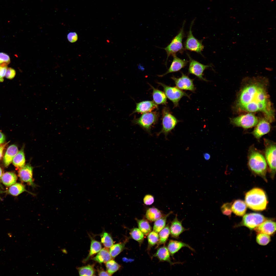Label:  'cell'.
I'll return each instance as SVG.
<instances>
[{"mask_svg": "<svg viewBox=\"0 0 276 276\" xmlns=\"http://www.w3.org/2000/svg\"><path fill=\"white\" fill-rule=\"evenodd\" d=\"M240 110L253 112L261 111L269 123L274 120V116L269 97L265 88L260 83H253L241 90L237 101Z\"/></svg>", "mask_w": 276, "mask_h": 276, "instance_id": "6da1fadb", "label": "cell"}, {"mask_svg": "<svg viewBox=\"0 0 276 276\" xmlns=\"http://www.w3.org/2000/svg\"><path fill=\"white\" fill-rule=\"evenodd\" d=\"M248 163L250 169L252 172L267 180L266 176L267 166L266 159L261 152L254 145L249 148Z\"/></svg>", "mask_w": 276, "mask_h": 276, "instance_id": "7a4b0ae2", "label": "cell"}, {"mask_svg": "<svg viewBox=\"0 0 276 276\" xmlns=\"http://www.w3.org/2000/svg\"><path fill=\"white\" fill-rule=\"evenodd\" d=\"M245 200L248 207L256 211L264 210L268 203L265 193L258 188H254L245 194Z\"/></svg>", "mask_w": 276, "mask_h": 276, "instance_id": "3957f363", "label": "cell"}, {"mask_svg": "<svg viewBox=\"0 0 276 276\" xmlns=\"http://www.w3.org/2000/svg\"><path fill=\"white\" fill-rule=\"evenodd\" d=\"M159 116L157 111L143 113L138 118H134L132 121L134 124L137 125L149 134L151 135V129L157 122Z\"/></svg>", "mask_w": 276, "mask_h": 276, "instance_id": "277c9868", "label": "cell"}, {"mask_svg": "<svg viewBox=\"0 0 276 276\" xmlns=\"http://www.w3.org/2000/svg\"><path fill=\"white\" fill-rule=\"evenodd\" d=\"M162 128L157 135L163 134L165 137L175 128L180 121L178 120L170 112L169 108L164 107L162 110Z\"/></svg>", "mask_w": 276, "mask_h": 276, "instance_id": "5b68a950", "label": "cell"}, {"mask_svg": "<svg viewBox=\"0 0 276 276\" xmlns=\"http://www.w3.org/2000/svg\"><path fill=\"white\" fill-rule=\"evenodd\" d=\"M185 23L184 22L178 33L172 39L170 43L166 47L164 48L166 52L167 56L165 63L166 66L167 61L170 56L176 55L178 53L182 54L184 51L185 49L183 46L182 41L185 36L184 30Z\"/></svg>", "mask_w": 276, "mask_h": 276, "instance_id": "8992f818", "label": "cell"}, {"mask_svg": "<svg viewBox=\"0 0 276 276\" xmlns=\"http://www.w3.org/2000/svg\"><path fill=\"white\" fill-rule=\"evenodd\" d=\"M264 140L265 159L269 167V172L273 178L276 172V144L269 140L264 139Z\"/></svg>", "mask_w": 276, "mask_h": 276, "instance_id": "52a82bcc", "label": "cell"}, {"mask_svg": "<svg viewBox=\"0 0 276 276\" xmlns=\"http://www.w3.org/2000/svg\"><path fill=\"white\" fill-rule=\"evenodd\" d=\"M157 83L163 87L167 97L172 102L174 108L178 106L179 101L183 97L190 98L187 94L176 87L170 86L160 82Z\"/></svg>", "mask_w": 276, "mask_h": 276, "instance_id": "ba28073f", "label": "cell"}, {"mask_svg": "<svg viewBox=\"0 0 276 276\" xmlns=\"http://www.w3.org/2000/svg\"><path fill=\"white\" fill-rule=\"evenodd\" d=\"M258 118L250 113L231 119V122L235 126L248 129L255 126L259 121Z\"/></svg>", "mask_w": 276, "mask_h": 276, "instance_id": "9c48e42d", "label": "cell"}, {"mask_svg": "<svg viewBox=\"0 0 276 276\" xmlns=\"http://www.w3.org/2000/svg\"><path fill=\"white\" fill-rule=\"evenodd\" d=\"M194 21L193 20L191 22L188 33L187 39L184 43V49L202 55V52L204 48L202 43L203 40H199L193 36L191 30Z\"/></svg>", "mask_w": 276, "mask_h": 276, "instance_id": "30bf717a", "label": "cell"}, {"mask_svg": "<svg viewBox=\"0 0 276 276\" xmlns=\"http://www.w3.org/2000/svg\"><path fill=\"white\" fill-rule=\"evenodd\" d=\"M267 219L264 216L259 213H248L244 216L239 225L245 226L252 230Z\"/></svg>", "mask_w": 276, "mask_h": 276, "instance_id": "8fae6325", "label": "cell"}, {"mask_svg": "<svg viewBox=\"0 0 276 276\" xmlns=\"http://www.w3.org/2000/svg\"><path fill=\"white\" fill-rule=\"evenodd\" d=\"M187 55L189 59V64L188 73L194 75L199 79L205 81H208L203 77V72L205 70L210 67L212 65H205L193 59L188 53Z\"/></svg>", "mask_w": 276, "mask_h": 276, "instance_id": "7c38bea8", "label": "cell"}, {"mask_svg": "<svg viewBox=\"0 0 276 276\" xmlns=\"http://www.w3.org/2000/svg\"><path fill=\"white\" fill-rule=\"evenodd\" d=\"M181 74L180 77L178 78L173 76L171 77L174 82L176 87L181 90L194 92L196 88L193 83L194 80L182 72Z\"/></svg>", "mask_w": 276, "mask_h": 276, "instance_id": "4fadbf2b", "label": "cell"}, {"mask_svg": "<svg viewBox=\"0 0 276 276\" xmlns=\"http://www.w3.org/2000/svg\"><path fill=\"white\" fill-rule=\"evenodd\" d=\"M33 169L30 164L28 163L19 169L18 176L21 181L27 183L33 187H35L36 186L34 182L33 178Z\"/></svg>", "mask_w": 276, "mask_h": 276, "instance_id": "5bb4252c", "label": "cell"}, {"mask_svg": "<svg viewBox=\"0 0 276 276\" xmlns=\"http://www.w3.org/2000/svg\"><path fill=\"white\" fill-rule=\"evenodd\" d=\"M256 126L251 133L258 140L268 133L271 129L269 122L265 119H262L259 121Z\"/></svg>", "mask_w": 276, "mask_h": 276, "instance_id": "9a60e30c", "label": "cell"}, {"mask_svg": "<svg viewBox=\"0 0 276 276\" xmlns=\"http://www.w3.org/2000/svg\"><path fill=\"white\" fill-rule=\"evenodd\" d=\"M169 229L171 237L176 239H178L181 234L188 230L183 226L182 221L178 219L177 214L171 222Z\"/></svg>", "mask_w": 276, "mask_h": 276, "instance_id": "2e32d148", "label": "cell"}, {"mask_svg": "<svg viewBox=\"0 0 276 276\" xmlns=\"http://www.w3.org/2000/svg\"><path fill=\"white\" fill-rule=\"evenodd\" d=\"M158 109V106L153 101H143L136 103L135 108L131 114L136 113H143L151 112Z\"/></svg>", "mask_w": 276, "mask_h": 276, "instance_id": "e0dca14e", "label": "cell"}, {"mask_svg": "<svg viewBox=\"0 0 276 276\" xmlns=\"http://www.w3.org/2000/svg\"><path fill=\"white\" fill-rule=\"evenodd\" d=\"M173 60L171 64L166 72L164 74L158 75L159 77H163L170 73L179 71L186 66L188 61L185 59H182L177 57L176 55L172 56Z\"/></svg>", "mask_w": 276, "mask_h": 276, "instance_id": "ac0fdd59", "label": "cell"}, {"mask_svg": "<svg viewBox=\"0 0 276 276\" xmlns=\"http://www.w3.org/2000/svg\"><path fill=\"white\" fill-rule=\"evenodd\" d=\"M257 233H262L269 235L274 234L276 231L275 222L270 220H267L255 229Z\"/></svg>", "mask_w": 276, "mask_h": 276, "instance_id": "d6986e66", "label": "cell"}, {"mask_svg": "<svg viewBox=\"0 0 276 276\" xmlns=\"http://www.w3.org/2000/svg\"><path fill=\"white\" fill-rule=\"evenodd\" d=\"M170 252L167 247L165 246L159 248L154 256L157 258L160 261L166 262L169 263L171 266L177 264L182 263L179 262H173L171 261Z\"/></svg>", "mask_w": 276, "mask_h": 276, "instance_id": "ffe728a7", "label": "cell"}, {"mask_svg": "<svg viewBox=\"0 0 276 276\" xmlns=\"http://www.w3.org/2000/svg\"><path fill=\"white\" fill-rule=\"evenodd\" d=\"M184 247H187L192 251H195L194 249L188 244L181 241L175 240H170L167 247L170 255L173 257L176 253Z\"/></svg>", "mask_w": 276, "mask_h": 276, "instance_id": "44dd1931", "label": "cell"}, {"mask_svg": "<svg viewBox=\"0 0 276 276\" xmlns=\"http://www.w3.org/2000/svg\"><path fill=\"white\" fill-rule=\"evenodd\" d=\"M18 152V148L16 145L13 144L8 147L3 158V162L6 167H7L11 163Z\"/></svg>", "mask_w": 276, "mask_h": 276, "instance_id": "7402d4cb", "label": "cell"}, {"mask_svg": "<svg viewBox=\"0 0 276 276\" xmlns=\"http://www.w3.org/2000/svg\"><path fill=\"white\" fill-rule=\"evenodd\" d=\"M150 85L153 90L152 95L153 101L157 105H166L167 103V99L164 92Z\"/></svg>", "mask_w": 276, "mask_h": 276, "instance_id": "603a6c76", "label": "cell"}, {"mask_svg": "<svg viewBox=\"0 0 276 276\" xmlns=\"http://www.w3.org/2000/svg\"><path fill=\"white\" fill-rule=\"evenodd\" d=\"M232 211L237 215L242 216L245 214L247 209V205L243 201L238 200L235 201L232 205Z\"/></svg>", "mask_w": 276, "mask_h": 276, "instance_id": "cb8c5ba5", "label": "cell"}, {"mask_svg": "<svg viewBox=\"0 0 276 276\" xmlns=\"http://www.w3.org/2000/svg\"><path fill=\"white\" fill-rule=\"evenodd\" d=\"M108 248L104 247L101 249L93 259L98 262L101 263H106L112 259Z\"/></svg>", "mask_w": 276, "mask_h": 276, "instance_id": "d4e9b609", "label": "cell"}, {"mask_svg": "<svg viewBox=\"0 0 276 276\" xmlns=\"http://www.w3.org/2000/svg\"><path fill=\"white\" fill-rule=\"evenodd\" d=\"M17 179V176L15 173L8 172L2 174L1 180L5 186L9 187L15 183Z\"/></svg>", "mask_w": 276, "mask_h": 276, "instance_id": "484cf974", "label": "cell"}, {"mask_svg": "<svg viewBox=\"0 0 276 276\" xmlns=\"http://www.w3.org/2000/svg\"><path fill=\"white\" fill-rule=\"evenodd\" d=\"M24 146L21 150L18 152L14 157L13 163L14 166L17 168L19 169L22 168L25 165V159L24 152Z\"/></svg>", "mask_w": 276, "mask_h": 276, "instance_id": "4316f807", "label": "cell"}, {"mask_svg": "<svg viewBox=\"0 0 276 276\" xmlns=\"http://www.w3.org/2000/svg\"><path fill=\"white\" fill-rule=\"evenodd\" d=\"M163 215L161 211L158 209L152 207L147 209L145 214V217L147 220L153 222L159 219Z\"/></svg>", "mask_w": 276, "mask_h": 276, "instance_id": "83f0119b", "label": "cell"}, {"mask_svg": "<svg viewBox=\"0 0 276 276\" xmlns=\"http://www.w3.org/2000/svg\"><path fill=\"white\" fill-rule=\"evenodd\" d=\"M91 241L90 248L89 254L87 257L84 260V262H86L93 255L98 253L102 249V246L100 243L90 237Z\"/></svg>", "mask_w": 276, "mask_h": 276, "instance_id": "f1b7e54d", "label": "cell"}, {"mask_svg": "<svg viewBox=\"0 0 276 276\" xmlns=\"http://www.w3.org/2000/svg\"><path fill=\"white\" fill-rule=\"evenodd\" d=\"M24 191L28 192L33 195H34L33 193L27 190L25 186L22 184L20 183H16L10 186L8 192L13 195L17 196Z\"/></svg>", "mask_w": 276, "mask_h": 276, "instance_id": "f546056e", "label": "cell"}, {"mask_svg": "<svg viewBox=\"0 0 276 276\" xmlns=\"http://www.w3.org/2000/svg\"><path fill=\"white\" fill-rule=\"evenodd\" d=\"M172 213V212L171 211L155 221L154 224L153 231L158 233L163 229L166 226L167 218Z\"/></svg>", "mask_w": 276, "mask_h": 276, "instance_id": "4dcf8cb0", "label": "cell"}, {"mask_svg": "<svg viewBox=\"0 0 276 276\" xmlns=\"http://www.w3.org/2000/svg\"><path fill=\"white\" fill-rule=\"evenodd\" d=\"M127 240L113 244L109 250L110 254L113 259L119 254L125 248V245Z\"/></svg>", "mask_w": 276, "mask_h": 276, "instance_id": "1f68e13d", "label": "cell"}, {"mask_svg": "<svg viewBox=\"0 0 276 276\" xmlns=\"http://www.w3.org/2000/svg\"><path fill=\"white\" fill-rule=\"evenodd\" d=\"M138 228L144 235L147 236L152 231V227L147 220L145 219H135Z\"/></svg>", "mask_w": 276, "mask_h": 276, "instance_id": "d6a6232c", "label": "cell"}, {"mask_svg": "<svg viewBox=\"0 0 276 276\" xmlns=\"http://www.w3.org/2000/svg\"><path fill=\"white\" fill-rule=\"evenodd\" d=\"M158 233L159 239L156 248L161 245H164L166 243L170 235L169 226L168 225L165 226Z\"/></svg>", "mask_w": 276, "mask_h": 276, "instance_id": "836d02e7", "label": "cell"}, {"mask_svg": "<svg viewBox=\"0 0 276 276\" xmlns=\"http://www.w3.org/2000/svg\"><path fill=\"white\" fill-rule=\"evenodd\" d=\"M130 234L132 239L137 241L140 246L143 243L144 235L138 228H134L130 229Z\"/></svg>", "mask_w": 276, "mask_h": 276, "instance_id": "e575fe53", "label": "cell"}, {"mask_svg": "<svg viewBox=\"0 0 276 276\" xmlns=\"http://www.w3.org/2000/svg\"><path fill=\"white\" fill-rule=\"evenodd\" d=\"M159 237L158 233L153 231L147 235L148 246L147 250L149 252L151 248L158 243Z\"/></svg>", "mask_w": 276, "mask_h": 276, "instance_id": "d590c367", "label": "cell"}, {"mask_svg": "<svg viewBox=\"0 0 276 276\" xmlns=\"http://www.w3.org/2000/svg\"><path fill=\"white\" fill-rule=\"evenodd\" d=\"M80 276L95 275V270L92 265H88L77 268Z\"/></svg>", "mask_w": 276, "mask_h": 276, "instance_id": "8d00e7d4", "label": "cell"}, {"mask_svg": "<svg viewBox=\"0 0 276 276\" xmlns=\"http://www.w3.org/2000/svg\"><path fill=\"white\" fill-rule=\"evenodd\" d=\"M105 265L107 271L111 276L118 271L121 267L113 259L106 262Z\"/></svg>", "mask_w": 276, "mask_h": 276, "instance_id": "74e56055", "label": "cell"}, {"mask_svg": "<svg viewBox=\"0 0 276 276\" xmlns=\"http://www.w3.org/2000/svg\"><path fill=\"white\" fill-rule=\"evenodd\" d=\"M101 241L105 247L110 248L113 244V241L110 234L104 232L100 235Z\"/></svg>", "mask_w": 276, "mask_h": 276, "instance_id": "f35d334b", "label": "cell"}, {"mask_svg": "<svg viewBox=\"0 0 276 276\" xmlns=\"http://www.w3.org/2000/svg\"><path fill=\"white\" fill-rule=\"evenodd\" d=\"M256 239L257 243L259 245L262 246L267 245L271 241L270 235L262 233H258Z\"/></svg>", "mask_w": 276, "mask_h": 276, "instance_id": "ab89813d", "label": "cell"}, {"mask_svg": "<svg viewBox=\"0 0 276 276\" xmlns=\"http://www.w3.org/2000/svg\"><path fill=\"white\" fill-rule=\"evenodd\" d=\"M232 203H226L223 205L221 207V210L223 214L225 215L229 216L231 214Z\"/></svg>", "mask_w": 276, "mask_h": 276, "instance_id": "60d3db41", "label": "cell"}, {"mask_svg": "<svg viewBox=\"0 0 276 276\" xmlns=\"http://www.w3.org/2000/svg\"><path fill=\"white\" fill-rule=\"evenodd\" d=\"M10 62V58L7 54L0 53V66H7Z\"/></svg>", "mask_w": 276, "mask_h": 276, "instance_id": "b9f144b4", "label": "cell"}, {"mask_svg": "<svg viewBox=\"0 0 276 276\" xmlns=\"http://www.w3.org/2000/svg\"><path fill=\"white\" fill-rule=\"evenodd\" d=\"M68 41L71 43H73L76 42L78 39V36L76 32H69L67 35Z\"/></svg>", "mask_w": 276, "mask_h": 276, "instance_id": "7bdbcfd3", "label": "cell"}, {"mask_svg": "<svg viewBox=\"0 0 276 276\" xmlns=\"http://www.w3.org/2000/svg\"><path fill=\"white\" fill-rule=\"evenodd\" d=\"M154 198L153 196L149 194L146 195L143 199L144 203L147 205L152 204L154 203Z\"/></svg>", "mask_w": 276, "mask_h": 276, "instance_id": "ee69618b", "label": "cell"}, {"mask_svg": "<svg viewBox=\"0 0 276 276\" xmlns=\"http://www.w3.org/2000/svg\"><path fill=\"white\" fill-rule=\"evenodd\" d=\"M16 71L11 68H7L5 76L7 79H12L14 78L16 75Z\"/></svg>", "mask_w": 276, "mask_h": 276, "instance_id": "f6af8a7d", "label": "cell"}, {"mask_svg": "<svg viewBox=\"0 0 276 276\" xmlns=\"http://www.w3.org/2000/svg\"><path fill=\"white\" fill-rule=\"evenodd\" d=\"M0 66V82H3L4 80L3 78L5 76L7 67V66Z\"/></svg>", "mask_w": 276, "mask_h": 276, "instance_id": "bcb514c9", "label": "cell"}, {"mask_svg": "<svg viewBox=\"0 0 276 276\" xmlns=\"http://www.w3.org/2000/svg\"><path fill=\"white\" fill-rule=\"evenodd\" d=\"M98 275L99 276H111L107 271H105L102 269H98Z\"/></svg>", "mask_w": 276, "mask_h": 276, "instance_id": "7dc6e473", "label": "cell"}, {"mask_svg": "<svg viewBox=\"0 0 276 276\" xmlns=\"http://www.w3.org/2000/svg\"><path fill=\"white\" fill-rule=\"evenodd\" d=\"M9 142H8L5 143L0 144V160L3 156V150Z\"/></svg>", "mask_w": 276, "mask_h": 276, "instance_id": "c3c4849f", "label": "cell"}, {"mask_svg": "<svg viewBox=\"0 0 276 276\" xmlns=\"http://www.w3.org/2000/svg\"><path fill=\"white\" fill-rule=\"evenodd\" d=\"M5 140V135L0 131V144L4 143Z\"/></svg>", "mask_w": 276, "mask_h": 276, "instance_id": "681fc988", "label": "cell"}, {"mask_svg": "<svg viewBox=\"0 0 276 276\" xmlns=\"http://www.w3.org/2000/svg\"><path fill=\"white\" fill-rule=\"evenodd\" d=\"M204 157L206 160H209L210 157V155L208 153H205L204 154Z\"/></svg>", "mask_w": 276, "mask_h": 276, "instance_id": "f907efd6", "label": "cell"}, {"mask_svg": "<svg viewBox=\"0 0 276 276\" xmlns=\"http://www.w3.org/2000/svg\"><path fill=\"white\" fill-rule=\"evenodd\" d=\"M61 250L62 252L64 254H66L67 253V251L65 248L61 249Z\"/></svg>", "mask_w": 276, "mask_h": 276, "instance_id": "816d5d0a", "label": "cell"}, {"mask_svg": "<svg viewBox=\"0 0 276 276\" xmlns=\"http://www.w3.org/2000/svg\"><path fill=\"white\" fill-rule=\"evenodd\" d=\"M2 174V169L0 167V180H1V178Z\"/></svg>", "mask_w": 276, "mask_h": 276, "instance_id": "f5cc1de1", "label": "cell"}, {"mask_svg": "<svg viewBox=\"0 0 276 276\" xmlns=\"http://www.w3.org/2000/svg\"><path fill=\"white\" fill-rule=\"evenodd\" d=\"M7 234L9 237L11 238L12 237V235L11 233H7Z\"/></svg>", "mask_w": 276, "mask_h": 276, "instance_id": "db71d44e", "label": "cell"}, {"mask_svg": "<svg viewBox=\"0 0 276 276\" xmlns=\"http://www.w3.org/2000/svg\"></svg>", "mask_w": 276, "mask_h": 276, "instance_id": "11a10c76", "label": "cell"}]
</instances>
